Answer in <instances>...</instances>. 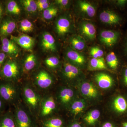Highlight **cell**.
Listing matches in <instances>:
<instances>
[{
  "instance_id": "cell-1",
  "label": "cell",
  "mask_w": 127,
  "mask_h": 127,
  "mask_svg": "<svg viewBox=\"0 0 127 127\" xmlns=\"http://www.w3.org/2000/svg\"><path fill=\"white\" fill-rule=\"evenodd\" d=\"M20 85L22 101L37 119L42 94L37 90L29 79L22 80Z\"/></svg>"
},
{
  "instance_id": "cell-2",
  "label": "cell",
  "mask_w": 127,
  "mask_h": 127,
  "mask_svg": "<svg viewBox=\"0 0 127 127\" xmlns=\"http://www.w3.org/2000/svg\"><path fill=\"white\" fill-rule=\"evenodd\" d=\"M31 82L37 91L42 94L50 92L55 83V78L50 72L43 68H38L32 73Z\"/></svg>"
},
{
  "instance_id": "cell-3",
  "label": "cell",
  "mask_w": 127,
  "mask_h": 127,
  "mask_svg": "<svg viewBox=\"0 0 127 127\" xmlns=\"http://www.w3.org/2000/svg\"><path fill=\"white\" fill-rule=\"evenodd\" d=\"M20 83L0 79V97L7 105L12 107L21 101Z\"/></svg>"
},
{
  "instance_id": "cell-4",
  "label": "cell",
  "mask_w": 127,
  "mask_h": 127,
  "mask_svg": "<svg viewBox=\"0 0 127 127\" xmlns=\"http://www.w3.org/2000/svg\"><path fill=\"white\" fill-rule=\"evenodd\" d=\"M23 71L22 64L15 59H6L0 70V79L20 83L23 80Z\"/></svg>"
},
{
  "instance_id": "cell-5",
  "label": "cell",
  "mask_w": 127,
  "mask_h": 127,
  "mask_svg": "<svg viewBox=\"0 0 127 127\" xmlns=\"http://www.w3.org/2000/svg\"><path fill=\"white\" fill-rule=\"evenodd\" d=\"M60 76L63 85L75 88L84 78V74L81 69L67 62H64L61 68Z\"/></svg>"
},
{
  "instance_id": "cell-6",
  "label": "cell",
  "mask_w": 127,
  "mask_h": 127,
  "mask_svg": "<svg viewBox=\"0 0 127 127\" xmlns=\"http://www.w3.org/2000/svg\"><path fill=\"white\" fill-rule=\"evenodd\" d=\"M17 127H39L37 119L29 111L22 101L12 107Z\"/></svg>"
},
{
  "instance_id": "cell-7",
  "label": "cell",
  "mask_w": 127,
  "mask_h": 127,
  "mask_svg": "<svg viewBox=\"0 0 127 127\" xmlns=\"http://www.w3.org/2000/svg\"><path fill=\"white\" fill-rule=\"evenodd\" d=\"M110 108L114 120L127 117V92L120 89L116 91L110 102Z\"/></svg>"
},
{
  "instance_id": "cell-8",
  "label": "cell",
  "mask_w": 127,
  "mask_h": 127,
  "mask_svg": "<svg viewBox=\"0 0 127 127\" xmlns=\"http://www.w3.org/2000/svg\"><path fill=\"white\" fill-rule=\"evenodd\" d=\"M52 91L42 94L37 119L38 122L56 116L59 108Z\"/></svg>"
},
{
  "instance_id": "cell-9",
  "label": "cell",
  "mask_w": 127,
  "mask_h": 127,
  "mask_svg": "<svg viewBox=\"0 0 127 127\" xmlns=\"http://www.w3.org/2000/svg\"><path fill=\"white\" fill-rule=\"evenodd\" d=\"M56 90L54 95L59 108L67 111L70 105L78 97L75 88L63 85Z\"/></svg>"
},
{
  "instance_id": "cell-10",
  "label": "cell",
  "mask_w": 127,
  "mask_h": 127,
  "mask_svg": "<svg viewBox=\"0 0 127 127\" xmlns=\"http://www.w3.org/2000/svg\"><path fill=\"white\" fill-rule=\"evenodd\" d=\"M85 100L95 102L101 99V95L97 88L91 82H81L77 87Z\"/></svg>"
},
{
  "instance_id": "cell-11",
  "label": "cell",
  "mask_w": 127,
  "mask_h": 127,
  "mask_svg": "<svg viewBox=\"0 0 127 127\" xmlns=\"http://www.w3.org/2000/svg\"><path fill=\"white\" fill-rule=\"evenodd\" d=\"M121 32L116 30H104L101 32L100 40L101 42L108 47H113L121 39Z\"/></svg>"
},
{
  "instance_id": "cell-12",
  "label": "cell",
  "mask_w": 127,
  "mask_h": 127,
  "mask_svg": "<svg viewBox=\"0 0 127 127\" xmlns=\"http://www.w3.org/2000/svg\"><path fill=\"white\" fill-rule=\"evenodd\" d=\"M94 79L98 86L102 89H113L117 87L118 82L112 76L104 73H96L94 76Z\"/></svg>"
},
{
  "instance_id": "cell-13",
  "label": "cell",
  "mask_w": 127,
  "mask_h": 127,
  "mask_svg": "<svg viewBox=\"0 0 127 127\" xmlns=\"http://www.w3.org/2000/svg\"><path fill=\"white\" fill-rule=\"evenodd\" d=\"M87 106L86 100L84 98L77 97L71 103L66 111L70 116L72 117V119L78 120L80 115L86 109Z\"/></svg>"
},
{
  "instance_id": "cell-14",
  "label": "cell",
  "mask_w": 127,
  "mask_h": 127,
  "mask_svg": "<svg viewBox=\"0 0 127 127\" xmlns=\"http://www.w3.org/2000/svg\"><path fill=\"white\" fill-rule=\"evenodd\" d=\"M100 20L102 23L109 26H117L122 23V17L115 12L111 10H104L99 16Z\"/></svg>"
},
{
  "instance_id": "cell-15",
  "label": "cell",
  "mask_w": 127,
  "mask_h": 127,
  "mask_svg": "<svg viewBox=\"0 0 127 127\" xmlns=\"http://www.w3.org/2000/svg\"><path fill=\"white\" fill-rule=\"evenodd\" d=\"M101 113L98 109L91 110L83 116L81 122L86 127H98Z\"/></svg>"
},
{
  "instance_id": "cell-16",
  "label": "cell",
  "mask_w": 127,
  "mask_h": 127,
  "mask_svg": "<svg viewBox=\"0 0 127 127\" xmlns=\"http://www.w3.org/2000/svg\"><path fill=\"white\" fill-rule=\"evenodd\" d=\"M66 55L67 62L79 68H83L86 65L85 57L76 50L69 49Z\"/></svg>"
},
{
  "instance_id": "cell-17",
  "label": "cell",
  "mask_w": 127,
  "mask_h": 127,
  "mask_svg": "<svg viewBox=\"0 0 127 127\" xmlns=\"http://www.w3.org/2000/svg\"><path fill=\"white\" fill-rule=\"evenodd\" d=\"M38 61L37 58L33 53L27 56L22 63L24 73H29L34 71L38 67Z\"/></svg>"
},
{
  "instance_id": "cell-18",
  "label": "cell",
  "mask_w": 127,
  "mask_h": 127,
  "mask_svg": "<svg viewBox=\"0 0 127 127\" xmlns=\"http://www.w3.org/2000/svg\"><path fill=\"white\" fill-rule=\"evenodd\" d=\"M11 40L27 51H31L35 43L34 39L26 34L17 37L11 36Z\"/></svg>"
},
{
  "instance_id": "cell-19",
  "label": "cell",
  "mask_w": 127,
  "mask_h": 127,
  "mask_svg": "<svg viewBox=\"0 0 127 127\" xmlns=\"http://www.w3.org/2000/svg\"><path fill=\"white\" fill-rule=\"evenodd\" d=\"M2 51L11 57L17 56L19 53V49L16 43L11 40L3 37L1 40Z\"/></svg>"
},
{
  "instance_id": "cell-20",
  "label": "cell",
  "mask_w": 127,
  "mask_h": 127,
  "mask_svg": "<svg viewBox=\"0 0 127 127\" xmlns=\"http://www.w3.org/2000/svg\"><path fill=\"white\" fill-rule=\"evenodd\" d=\"M40 127H66L67 122L61 116H55L39 122Z\"/></svg>"
},
{
  "instance_id": "cell-21",
  "label": "cell",
  "mask_w": 127,
  "mask_h": 127,
  "mask_svg": "<svg viewBox=\"0 0 127 127\" xmlns=\"http://www.w3.org/2000/svg\"><path fill=\"white\" fill-rule=\"evenodd\" d=\"M41 45L45 51L54 52L57 50L55 38L48 32H45L42 35Z\"/></svg>"
},
{
  "instance_id": "cell-22",
  "label": "cell",
  "mask_w": 127,
  "mask_h": 127,
  "mask_svg": "<svg viewBox=\"0 0 127 127\" xmlns=\"http://www.w3.org/2000/svg\"><path fill=\"white\" fill-rule=\"evenodd\" d=\"M80 31L82 35L90 40L95 39L96 30L94 25L91 22H84L81 23Z\"/></svg>"
},
{
  "instance_id": "cell-23",
  "label": "cell",
  "mask_w": 127,
  "mask_h": 127,
  "mask_svg": "<svg viewBox=\"0 0 127 127\" xmlns=\"http://www.w3.org/2000/svg\"><path fill=\"white\" fill-rule=\"evenodd\" d=\"M71 23L68 18L62 17L57 21L56 25V31L58 35L64 36L70 31Z\"/></svg>"
},
{
  "instance_id": "cell-24",
  "label": "cell",
  "mask_w": 127,
  "mask_h": 127,
  "mask_svg": "<svg viewBox=\"0 0 127 127\" xmlns=\"http://www.w3.org/2000/svg\"><path fill=\"white\" fill-rule=\"evenodd\" d=\"M0 127H17L12 108L0 115Z\"/></svg>"
},
{
  "instance_id": "cell-25",
  "label": "cell",
  "mask_w": 127,
  "mask_h": 127,
  "mask_svg": "<svg viewBox=\"0 0 127 127\" xmlns=\"http://www.w3.org/2000/svg\"><path fill=\"white\" fill-rule=\"evenodd\" d=\"M16 28L15 21L10 18H6L2 21L0 25V35L5 37L11 34Z\"/></svg>"
},
{
  "instance_id": "cell-26",
  "label": "cell",
  "mask_w": 127,
  "mask_h": 127,
  "mask_svg": "<svg viewBox=\"0 0 127 127\" xmlns=\"http://www.w3.org/2000/svg\"><path fill=\"white\" fill-rule=\"evenodd\" d=\"M106 62L109 68L112 70L117 71L120 69L121 66L120 60L114 52H111L107 55Z\"/></svg>"
},
{
  "instance_id": "cell-27",
  "label": "cell",
  "mask_w": 127,
  "mask_h": 127,
  "mask_svg": "<svg viewBox=\"0 0 127 127\" xmlns=\"http://www.w3.org/2000/svg\"><path fill=\"white\" fill-rule=\"evenodd\" d=\"M78 6L80 11L89 17H93L96 14V9L91 3L86 1H79Z\"/></svg>"
},
{
  "instance_id": "cell-28",
  "label": "cell",
  "mask_w": 127,
  "mask_h": 127,
  "mask_svg": "<svg viewBox=\"0 0 127 127\" xmlns=\"http://www.w3.org/2000/svg\"><path fill=\"white\" fill-rule=\"evenodd\" d=\"M71 45L76 51H82L86 47V42L84 39L80 35L72 36L70 40Z\"/></svg>"
},
{
  "instance_id": "cell-29",
  "label": "cell",
  "mask_w": 127,
  "mask_h": 127,
  "mask_svg": "<svg viewBox=\"0 0 127 127\" xmlns=\"http://www.w3.org/2000/svg\"><path fill=\"white\" fill-rule=\"evenodd\" d=\"M44 64L46 67L50 70H57L61 67V62L56 57H48L45 59Z\"/></svg>"
},
{
  "instance_id": "cell-30",
  "label": "cell",
  "mask_w": 127,
  "mask_h": 127,
  "mask_svg": "<svg viewBox=\"0 0 127 127\" xmlns=\"http://www.w3.org/2000/svg\"><path fill=\"white\" fill-rule=\"evenodd\" d=\"M90 68L92 70H107L105 60L103 58H93L90 61Z\"/></svg>"
},
{
  "instance_id": "cell-31",
  "label": "cell",
  "mask_w": 127,
  "mask_h": 127,
  "mask_svg": "<svg viewBox=\"0 0 127 127\" xmlns=\"http://www.w3.org/2000/svg\"><path fill=\"white\" fill-rule=\"evenodd\" d=\"M119 84L120 89L127 92V64L124 65L120 71Z\"/></svg>"
},
{
  "instance_id": "cell-32",
  "label": "cell",
  "mask_w": 127,
  "mask_h": 127,
  "mask_svg": "<svg viewBox=\"0 0 127 127\" xmlns=\"http://www.w3.org/2000/svg\"><path fill=\"white\" fill-rule=\"evenodd\" d=\"M6 10L9 14L18 15L21 13V10L18 4L14 0L9 1L6 5Z\"/></svg>"
},
{
  "instance_id": "cell-33",
  "label": "cell",
  "mask_w": 127,
  "mask_h": 127,
  "mask_svg": "<svg viewBox=\"0 0 127 127\" xmlns=\"http://www.w3.org/2000/svg\"><path fill=\"white\" fill-rule=\"evenodd\" d=\"M25 10L30 13H34L37 10V6L35 1L24 0L21 1Z\"/></svg>"
},
{
  "instance_id": "cell-34",
  "label": "cell",
  "mask_w": 127,
  "mask_h": 127,
  "mask_svg": "<svg viewBox=\"0 0 127 127\" xmlns=\"http://www.w3.org/2000/svg\"><path fill=\"white\" fill-rule=\"evenodd\" d=\"M58 9L55 6H49L43 11V18L47 20H50L57 15Z\"/></svg>"
},
{
  "instance_id": "cell-35",
  "label": "cell",
  "mask_w": 127,
  "mask_h": 127,
  "mask_svg": "<svg viewBox=\"0 0 127 127\" xmlns=\"http://www.w3.org/2000/svg\"><path fill=\"white\" fill-rule=\"evenodd\" d=\"M34 27L31 22L27 19H24L21 21L20 29L24 32H30L33 30Z\"/></svg>"
},
{
  "instance_id": "cell-36",
  "label": "cell",
  "mask_w": 127,
  "mask_h": 127,
  "mask_svg": "<svg viewBox=\"0 0 127 127\" xmlns=\"http://www.w3.org/2000/svg\"><path fill=\"white\" fill-rule=\"evenodd\" d=\"M89 54L93 58H100L103 56L104 52L100 48L95 46L91 48L89 52Z\"/></svg>"
},
{
  "instance_id": "cell-37",
  "label": "cell",
  "mask_w": 127,
  "mask_h": 127,
  "mask_svg": "<svg viewBox=\"0 0 127 127\" xmlns=\"http://www.w3.org/2000/svg\"><path fill=\"white\" fill-rule=\"evenodd\" d=\"M98 127H120L119 121L111 120L101 123Z\"/></svg>"
},
{
  "instance_id": "cell-38",
  "label": "cell",
  "mask_w": 127,
  "mask_h": 127,
  "mask_svg": "<svg viewBox=\"0 0 127 127\" xmlns=\"http://www.w3.org/2000/svg\"><path fill=\"white\" fill-rule=\"evenodd\" d=\"M66 127H86L79 120L72 119L67 122Z\"/></svg>"
},
{
  "instance_id": "cell-39",
  "label": "cell",
  "mask_w": 127,
  "mask_h": 127,
  "mask_svg": "<svg viewBox=\"0 0 127 127\" xmlns=\"http://www.w3.org/2000/svg\"><path fill=\"white\" fill-rule=\"evenodd\" d=\"M114 3L117 7L120 9H123L127 5V0H118L115 1Z\"/></svg>"
},
{
  "instance_id": "cell-40",
  "label": "cell",
  "mask_w": 127,
  "mask_h": 127,
  "mask_svg": "<svg viewBox=\"0 0 127 127\" xmlns=\"http://www.w3.org/2000/svg\"><path fill=\"white\" fill-rule=\"evenodd\" d=\"M7 104L0 97V115L4 113L6 111V106Z\"/></svg>"
},
{
  "instance_id": "cell-41",
  "label": "cell",
  "mask_w": 127,
  "mask_h": 127,
  "mask_svg": "<svg viewBox=\"0 0 127 127\" xmlns=\"http://www.w3.org/2000/svg\"><path fill=\"white\" fill-rule=\"evenodd\" d=\"M123 44V54L127 59V35L124 40Z\"/></svg>"
},
{
  "instance_id": "cell-42",
  "label": "cell",
  "mask_w": 127,
  "mask_h": 127,
  "mask_svg": "<svg viewBox=\"0 0 127 127\" xmlns=\"http://www.w3.org/2000/svg\"><path fill=\"white\" fill-rule=\"evenodd\" d=\"M55 2L60 7H64L68 5L69 1L68 0H57Z\"/></svg>"
},
{
  "instance_id": "cell-43",
  "label": "cell",
  "mask_w": 127,
  "mask_h": 127,
  "mask_svg": "<svg viewBox=\"0 0 127 127\" xmlns=\"http://www.w3.org/2000/svg\"><path fill=\"white\" fill-rule=\"evenodd\" d=\"M6 59V56L4 53H0V70L4 65Z\"/></svg>"
},
{
  "instance_id": "cell-44",
  "label": "cell",
  "mask_w": 127,
  "mask_h": 127,
  "mask_svg": "<svg viewBox=\"0 0 127 127\" xmlns=\"http://www.w3.org/2000/svg\"><path fill=\"white\" fill-rule=\"evenodd\" d=\"M49 6H49V1H48L45 3H44L43 4L37 6V10L40 11H44V10L48 8Z\"/></svg>"
},
{
  "instance_id": "cell-45",
  "label": "cell",
  "mask_w": 127,
  "mask_h": 127,
  "mask_svg": "<svg viewBox=\"0 0 127 127\" xmlns=\"http://www.w3.org/2000/svg\"><path fill=\"white\" fill-rule=\"evenodd\" d=\"M120 127H127V117L122 119L119 121Z\"/></svg>"
},
{
  "instance_id": "cell-46",
  "label": "cell",
  "mask_w": 127,
  "mask_h": 127,
  "mask_svg": "<svg viewBox=\"0 0 127 127\" xmlns=\"http://www.w3.org/2000/svg\"><path fill=\"white\" fill-rule=\"evenodd\" d=\"M35 1L37 6H38L40 5L43 4L44 3L48 2V1L47 0H38L36 1Z\"/></svg>"
},
{
  "instance_id": "cell-47",
  "label": "cell",
  "mask_w": 127,
  "mask_h": 127,
  "mask_svg": "<svg viewBox=\"0 0 127 127\" xmlns=\"http://www.w3.org/2000/svg\"><path fill=\"white\" fill-rule=\"evenodd\" d=\"M2 11H3V10H2V6H1V5H0V20L1 18V16H2Z\"/></svg>"
},
{
  "instance_id": "cell-48",
  "label": "cell",
  "mask_w": 127,
  "mask_h": 127,
  "mask_svg": "<svg viewBox=\"0 0 127 127\" xmlns=\"http://www.w3.org/2000/svg\"></svg>"
}]
</instances>
